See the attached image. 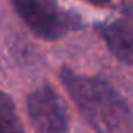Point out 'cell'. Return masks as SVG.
Masks as SVG:
<instances>
[{
  "label": "cell",
  "instance_id": "cell-1",
  "mask_svg": "<svg viewBox=\"0 0 133 133\" xmlns=\"http://www.w3.org/2000/svg\"><path fill=\"white\" fill-rule=\"evenodd\" d=\"M59 80L97 133H133V110L107 80L78 75L69 68L61 69Z\"/></svg>",
  "mask_w": 133,
  "mask_h": 133
},
{
  "label": "cell",
  "instance_id": "cell-2",
  "mask_svg": "<svg viewBox=\"0 0 133 133\" xmlns=\"http://www.w3.org/2000/svg\"><path fill=\"white\" fill-rule=\"evenodd\" d=\"M27 27L44 41H58L83 24L78 14L59 8L58 0H11Z\"/></svg>",
  "mask_w": 133,
  "mask_h": 133
},
{
  "label": "cell",
  "instance_id": "cell-3",
  "mask_svg": "<svg viewBox=\"0 0 133 133\" xmlns=\"http://www.w3.org/2000/svg\"><path fill=\"white\" fill-rule=\"evenodd\" d=\"M27 113L39 133H64L68 130L66 105L50 85H42L28 94Z\"/></svg>",
  "mask_w": 133,
  "mask_h": 133
},
{
  "label": "cell",
  "instance_id": "cell-4",
  "mask_svg": "<svg viewBox=\"0 0 133 133\" xmlns=\"http://www.w3.org/2000/svg\"><path fill=\"white\" fill-rule=\"evenodd\" d=\"M94 27L108 50L124 64L133 66V5L124 6L121 14L97 22Z\"/></svg>",
  "mask_w": 133,
  "mask_h": 133
},
{
  "label": "cell",
  "instance_id": "cell-5",
  "mask_svg": "<svg viewBox=\"0 0 133 133\" xmlns=\"http://www.w3.org/2000/svg\"><path fill=\"white\" fill-rule=\"evenodd\" d=\"M0 133H25L17 117L11 96L2 91H0Z\"/></svg>",
  "mask_w": 133,
  "mask_h": 133
},
{
  "label": "cell",
  "instance_id": "cell-6",
  "mask_svg": "<svg viewBox=\"0 0 133 133\" xmlns=\"http://www.w3.org/2000/svg\"><path fill=\"white\" fill-rule=\"evenodd\" d=\"M89 2L96 6H107V5H110L111 0H89Z\"/></svg>",
  "mask_w": 133,
  "mask_h": 133
}]
</instances>
